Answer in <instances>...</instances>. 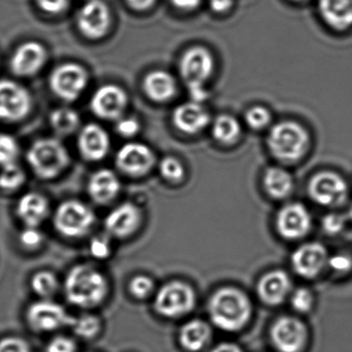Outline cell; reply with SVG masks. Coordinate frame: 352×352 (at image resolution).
<instances>
[{"label": "cell", "instance_id": "cell-15", "mask_svg": "<svg viewBox=\"0 0 352 352\" xmlns=\"http://www.w3.org/2000/svg\"><path fill=\"white\" fill-rule=\"evenodd\" d=\"M306 339V327L294 317L278 319L272 329V340L281 352L300 351Z\"/></svg>", "mask_w": 352, "mask_h": 352}, {"label": "cell", "instance_id": "cell-52", "mask_svg": "<svg viewBox=\"0 0 352 352\" xmlns=\"http://www.w3.org/2000/svg\"><path fill=\"white\" fill-rule=\"evenodd\" d=\"M349 216H350V218H351V219H352V204H351V206H350Z\"/></svg>", "mask_w": 352, "mask_h": 352}, {"label": "cell", "instance_id": "cell-34", "mask_svg": "<svg viewBox=\"0 0 352 352\" xmlns=\"http://www.w3.org/2000/svg\"><path fill=\"white\" fill-rule=\"evenodd\" d=\"M19 154V146L12 135L0 133V166L1 168L15 162Z\"/></svg>", "mask_w": 352, "mask_h": 352}, {"label": "cell", "instance_id": "cell-22", "mask_svg": "<svg viewBox=\"0 0 352 352\" xmlns=\"http://www.w3.org/2000/svg\"><path fill=\"white\" fill-rule=\"evenodd\" d=\"M120 190V181L113 170L102 168L92 175L88 183L90 197L98 204L114 199Z\"/></svg>", "mask_w": 352, "mask_h": 352}, {"label": "cell", "instance_id": "cell-45", "mask_svg": "<svg viewBox=\"0 0 352 352\" xmlns=\"http://www.w3.org/2000/svg\"><path fill=\"white\" fill-rule=\"evenodd\" d=\"M76 345L71 339L58 337L53 339L47 347V352H75Z\"/></svg>", "mask_w": 352, "mask_h": 352}, {"label": "cell", "instance_id": "cell-46", "mask_svg": "<svg viewBox=\"0 0 352 352\" xmlns=\"http://www.w3.org/2000/svg\"><path fill=\"white\" fill-rule=\"evenodd\" d=\"M90 250L96 258H106L110 254V245L106 239L96 238L92 240Z\"/></svg>", "mask_w": 352, "mask_h": 352}, {"label": "cell", "instance_id": "cell-30", "mask_svg": "<svg viewBox=\"0 0 352 352\" xmlns=\"http://www.w3.org/2000/svg\"><path fill=\"white\" fill-rule=\"evenodd\" d=\"M50 123L55 133L59 135H69L79 129L81 119L77 111L71 108H59L53 111Z\"/></svg>", "mask_w": 352, "mask_h": 352}, {"label": "cell", "instance_id": "cell-11", "mask_svg": "<svg viewBox=\"0 0 352 352\" xmlns=\"http://www.w3.org/2000/svg\"><path fill=\"white\" fill-rule=\"evenodd\" d=\"M129 98L122 88L116 85L102 86L94 92L90 108L96 116L106 120H118L122 117Z\"/></svg>", "mask_w": 352, "mask_h": 352}, {"label": "cell", "instance_id": "cell-3", "mask_svg": "<svg viewBox=\"0 0 352 352\" xmlns=\"http://www.w3.org/2000/svg\"><path fill=\"white\" fill-rule=\"evenodd\" d=\"M309 135L304 127L294 121H283L272 127L267 146L272 154L282 162H294L306 153Z\"/></svg>", "mask_w": 352, "mask_h": 352}, {"label": "cell", "instance_id": "cell-2", "mask_svg": "<svg viewBox=\"0 0 352 352\" xmlns=\"http://www.w3.org/2000/svg\"><path fill=\"white\" fill-rule=\"evenodd\" d=\"M108 284L102 273L89 265L72 269L65 280L67 300L76 306L90 308L106 298Z\"/></svg>", "mask_w": 352, "mask_h": 352}, {"label": "cell", "instance_id": "cell-43", "mask_svg": "<svg viewBox=\"0 0 352 352\" xmlns=\"http://www.w3.org/2000/svg\"><path fill=\"white\" fill-rule=\"evenodd\" d=\"M345 218L339 214H329L322 220L323 228L329 234H335L343 230Z\"/></svg>", "mask_w": 352, "mask_h": 352}, {"label": "cell", "instance_id": "cell-6", "mask_svg": "<svg viewBox=\"0 0 352 352\" xmlns=\"http://www.w3.org/2000/svg\"><path fill=\"white\" fill-rule=\"evenodd\" d=\"M89 82L88 72L78 63H67L57 67L50 76V87L55 96L65 102H75Z\"/></svg>", "mask_w": 352, "mask_h": 352}, {"label": "cell", "instance_id": "cell-7", "mask_svg": "<svg viewBox=\"0 0 352 352\" xmlns=\"http://www.w3.org/2000/svg\"><path fill=\"white\" fill-rule=\"evenodd\" d=\"M32 104L25 87L12 80H0V120L13 122L25 118Z\"/></svg>", "mask_w": 352, "mask_h": 352}, {"label": "cell", "instance_id": "cell-26", "mask_svg": "<svg viewBox=\"0 0 352 352\" xmlns=\"http://www.w3.org/2000/svg\"><path fill=\"white\" fill-rule=\"evenodd\" d=\"M144 89L154 102H164L174 98L177 84L170 74L164 71H153L146 76Z\"/></svg>", "mask_w": 352, "mask_h": 352}, {"label": "cell", "instance_id": "cell-42", "mask_svg": "<svg viewBox=\"0 0 352 352\" xmlns=\"http://www.w3.org/2000/svg\"><path fill=\"white\" fill-rule=\"evenodd\" d=\"M329 267L338 273H347L352 269V257L347 254H336L327 259Z\"/></svg>", "mask_w": 352, "mask_h": 352}, {"label": "cell", "instance_id": "cell-18", "mask_svg": "<svg viewBox=\"0 0 352 352\" xmlns=\"http://www.w3.org/2000/svg\"><path fill=\"white\" fill-rule=\"evenodd\" d=\"M277 226L284 238L292 240L302 238L310 230V214L302 204H290L280 210Z\"/></svg>", "mask_w": 352, "mask_h": 352}, {"label": "cell", "instance_id": "cell-14", "mask_svg": "<svg viewBox=\"0 0 352 352\" xmlns=\"http://www.w3.org/2000/svg\"><path fill=\"white\" fill-rule=\"evenodd\" d=\"M28 318L32 329L50 331L72 324L74 318L67 315L60 305L53 302H38L30 307Z\"/></svg>", "mask_w": 352, "mask_h": 352}, {"label": "cell", "instance_id": "cell-44", "mask_svg": "<svg viewBox=\"0 0 352 352\" xmlns=\"http://www.w3.org/2000/svg\"><path fill=\"white\" fill-rule=\"evenodd\" d=\"M20 240H21L24 246L34 248V247H38L42 243L43 236L36 228L28 226L20 234Z\"/></svg>", "mask_w": 352, "mask_h": 352}, {"label": "cell", "instance_id": "cell-31", "mask_svg": "<svg viewBox=\"0 0 352 352\" xmlns=\"http://www.w3.org/2000/svg\"><path fill=\"white\" fill-rule=\"evenodd\" d=\"M25 182V173L17 164L3 166L0 172V188L5 190H16Z\"/></svg>", "mask_w": 352, "mask_h": 352}, {"label": "cell", "instance_id": "cell-33", "mask_svg": "<svg viewBox=\"0 0 352 352\" xmlns=\"http://www.w3.org/2000/svg\"><path fill=\"white\" fill-rule=\"evenodd\" d=\"M32 289L40 296H51L57 289V279L50 272H40L32 278Z\"/></svg>", "mask_w": 352, "mask_h": 352}, {"label": "cell", "instance_id": "cell-40", "mask_svg": "<svg viewBox=\"0 0 352 352\" xmlns=\"http://www.w3.org/2000/svg\"><path fill=\"white\" fill-rule=\"evenodd\" d=\"M0 352H30V348L24 340L9 337L0 341Z\"/></svg>", "mask_w": 352, "mask_h": 352}, {"label": "cell", "instance_id": "cell-49", "mask_svg": "<svg viewBox=\"0 0 352 352\" xmlns=\"http://www.w3.org/2000/svg\"><path fill=\"white\" fill-rule=\"evenodd\" d=\"M173 6L182 11H192L201 5V0H170Z\"/></svg>", "mask_w": 352, "mask_h": 352}, {"label": "cell", "instance_id": "cell-4", "mask_svg": "<svg viewBox=\"0 0 352 352\" xmlns=\"http://www.w3.org/2000/svg\"><path fill=\"white\" fill-rule=\"evenodd\" d=\"M28 162L36 176L42 179H53L67 168L69 155L60 141L53 138H44L30 146Z\"/></svg>", "mask_w": 352, "mask_h": 352}, {"label": "cell", "instance_id": "cell-16", "mask_svg": "<svg viewBox=\"0 0 352 352\" xmlns=\"http://www.w3.org/2000/svg\"><path fill=\"white\" fill-rule=\"evenodd\" d=\"M48 53L46 48L38 42H26L14 53L11 69L19 77L36 75L46 63Z\"/></svg>", "mask_w": 352, "mask_h": 352}, {"label": "cell", "instance_id": "cell-29", "mask_svg": "<svg viewBox=\"0 0 352 352\" xmlns=\"http://www.w3.org/2000/svg\"><path fill=\"white\" fill-rule=\"evenodd\" d=\"M241 125L234 117L230 115H220L214 121L212 133L220 143L230 145L238 141L241 135Z\"/></svg>", "mask_w": 352, "mask_h": 352}, {"label": "cell", "instance_id": "cell-47", "mask_svg": "<svg viewBox=\"0 0 352 352\" xmlns=\"http://www.w3.org/2000/svg\"><path fill=\"white\" fill-rule=\"evenodd\" d=\"M187 89L192 98V102L201 104L209 96V94L205 88V84H189L187 85Z\"/></svg>", "mask_w": 352, "mask_h": 352}, {"label": "cell", "instance_id": "cell-48", "mask_svg": "<svg viewBox=\"0 0 352 352\" xmlns=\"http://www.w3.org/2000/svg\"><path fill=\"white\" fill-rule=\"evenodd\" d=\"M210 7L216 13H226L232 9L234 0H209Z\"/></svg>", "mask_w": 352, "mask_h": 352}, {"label": "cell", "instance_id": "cell-39", "mask_svg": "<svg viewBox=\"0 0 352 352\" xmlns=\"http://www.w3.org/2000/svg\"><path fill=\"white\" fill-rule=\"evenodd\" d=\"M116 129L122 137H133L140 131V122L133 117H121L117 120Z\"/></svg>", "mask_w": 352, "mask_h": 352}, {"label": "cell", "instance_id": "cell-27", "mask_svg": "<svg viewBox=\"0 0 352 352\" xmlns=\"http://www.w3.org/2000/svg\"><path fill=\"white\" fill-rule=\"evenodd\" d=\"M263 184L267 192L275 199H284L294 188L292 175L278 166L267 168L263 178Z\"/></svg>", "mask_w": 352, "mask_h": 352}, {"label": "cell", "instance_id": "cell-32", "mask_svg": "<svg viewBox=\"0 0 352 352\" xmlns=\"http://www.w3.org/2000/svg\"><path fill=\"white\" fill-rule=\"evenodd\" d=\"M73 329L79 337L89 338L94 337L100 331V323L98 317L92 315H83L79 318H74Z\"/></svg>", "mask_w": 352, "mask_h": 352}, {"label": "cell", "instance_id": "cell-50", "mask_svg": "<svg viewBox=\"0 0 352 352\" xmlns=\"http://www.w3.org/2000/svg\"><path fill=\"white\" fill-rule=\"evenodd\" d=\"M126 3L137 11H145L154 5L155 0H126Z\"/></svg>", "mask_w": 352, "mask_h": 352}, {"label": "cell", "instance_id": "cell-21", "mask_svg": "<svg viewBox=\"0 0 352 352\" xmlns=\"http://www.w3.org/2000/svg\"><path fill=\"white\" fill-rule=\"evenodd\" d=\"M173 121L179 131L195 135L209 124L210 114L199 102H185L175 109Z\"/></svg>", "mask_w": 352, "mask_h": 352}, {"label": "cell", "instance_id": "cell-41", "mask_svg": "<svg viewBox=\"0 0 352 352\" xmlns=\"http://www.w3.org/2000/svg\"><path fill=\"white\" fill-rule=\"evenodd\" d=\"M36 3L38 8L46 13L56 15L67 9L69 0H36Z\"/></svg>", "mask_w": 352, "mask_h": 352}, {"label": "cell", "instance_id": "cell-12", "mask_svg": "<svg viewBox=\"0 0 352 352\" xmlns=\"http://www.w3.org/2000/svg\"><path fill=\"white\" fill-rule=\"evenodd\" d=\"M213 55L204 47H193L183 55L180 61V73L189 84H205L214 72Z\"/></svg>", "mask_w": 352, "mask_h": 352}, {"label": "cell", "instance_id": "cell-28", "mask_svg": "<svg viewBox=\"0 0 352 352\" xmlns=\"http://www.w3.org/2000/svg\"><path fill=\"white\" fill-rule=\"evenodd\" d=\"M210 337H211V329L204 321H190L181 329V344L189 351L201 350L209 341Z\"/></svg>", "mask_w": 352, "mask_h": 352}, {"label": "cell", "instance_id": "cell-5", "mask_svg": "<svg viewBox=\"0 0 352 352\" xmlns=\"http://www.w3.org/2000/svg\"><path fill=\"white\" fill-rule=\"evenodd\" d=\"M96 216L85 204L67 201L61 204L55 212L54 226L67 238H79L89 232Z\"/></svg>", "mask_w": 352, "mask_h": 352}, {"label": "cell", "instance_id": "cell-17", "mask_svg": "<svg viewBox=\"0 0 352 352\" xmlns=\"http://www.w3.org/2000/svg\"><path fill=\"white\" fill-rule=\"evenodd\" d=\"M110 146V137L108 133L96 123H89L80 131L78 148L86 160H102L108 155Z\"/></svg>", "mask_w": 352, "mask_h": 352}, {"label": "cell", "instance_id": "cell-8", "mask_svg": "<svg viewBox=\"0 0 352 352\" xmlns=\"http://www.w3.org/2000/svg\"><path fill=\"white\" fill-rule=\"evenodd\" d=\"M195 296L191 287L181 282L166 284L158 292L155 308L166 317L186 314L195 307Z\"/></svg>", "mask_w": 352, "mask_h": 352}, {"label": "cell", "instance_id": "cell-53", "mask_svg": "<svg viewBox=\"0 0 352 352\" xmlns=\"http://www.w3.org/2000/svg\"><path fill=\"white\" fill-rule=\"evenodd\" d=\"M296 1H304V0H296Z\"/></svg>", "mask_w": 352, "mask_h": 352}, {"label": "cell", "instance_id": "cell-24", "mask_svg": "<svg viewBox=\"0 0 352 352\" xmlns=\"http://www.w3.org/2000/svg\"><path fill=\"white\" fill-rule=\"evenodd\" d=\"M290 289V280L282 271H274L261 278L258 283L259 296L269 305L283 302Z\"/></svg>", "mask_w": 352, "mask_h": 352}, {"label": "cell", "instance_id": "cell-23", "mask_svg": "<svg viewBox=\"0 0 352 352\" xmlns=\"http://www.w3.org/2000/svg\"><path fill=\"white\" fill-rule=\"evenodd\" d=\"M321 17L331 28L345 30L352 26V0H319Z\"/></svg>", "mask_w": 352, "mask_h": 352}, {"label": "cell", "instance_id": "cell-35", "mask_svg": "<svg viewBox=\"0 0 352 352\" xmlns=\"http://www.w3.org/2000/svg\"><path fill=\"white\" fill-rule=\"evenodd\" d=\"M271 113L263 107H253L247 111L245 120L247 124L253 129H263L271 122Z\"/></svg>", "mask_w": 352, "mask_h": 352}, {"label": "cell", "instance_id": "cell-9", "mask_svg": "<svg viewBox=\"0 0 352 352\" xmlns=\"http://www.w3.org/2000/svg\"><path fill=\"white\" fill-rule=\"evenodd\" d=\"M309 192L313 201L327 207L342 205L347 199L348 187L345 180L331 172H321L311 179Z\"/></svg>", "mask_w": 352, "mask_h": 352}, {"label": "cell", "instance_id": "cell-51", "mask_svg": "<svg viewBox=\"0 0 352 352\" xmlns=\"http://www.w3.org/2000/svg\"><path fill=\"white\" fill-rule=\"evenodd\" d=\"M211 352H242V350L234 344L224 343L217 346Z\"/></svg>", "mask_w": 352, "mask_h": 352}, {"label": "cell", "instance_id": "cell-1", "mask_svg": "<svg viewBox=\"0 0 352 352\" xmlns=\"http://www.w3.org/2000/svg\"><path fill=\"white\" fill-rule=\"evenodd\" d=\"M209 311L212 321L219 329L238 331L250 317V302L236 288H222L212 296Z\"/></svg>", "mask_w": 352, "mask_h": 352}, {"label": "cell", "instance_id": "cell-38", "mask_svg": "<svg viewBox=\"0 0 352 352\" xmlns=\"http://www.w3.org/2000/svg\"><path fill=\"white\" fill-rule=\"evenodd\" d=\"M292 302L298 312H308L313 304L312 294L308 289L300 288L292 296Z\"/></svg>", "mask_w": 352, "mask_h": 352}, {"label": "cell", "instance_id": "cell-19", "mask_svg": "<svg viewBox=\"0 0 352 352\" xmlns=\"http://www.w3.org/2000/svg\"><path fill=\"white\" fill-rule=\"evenodd\" d=\"M327 263V250L322 245L317 243L304 245L292 255V265L296 273L302 277H315Z\"/></svg>", "mask_w": 352, "mask_h": 352}, {"label": "cell", "instance_id": "cell-13", "mask_svg": "<svg viewBox=\"0 0 352 352\" xmlns=\"http://www.w3.org/2000/svg\"><path fill=\"white\" fill-rule=\"evenodd\" d=\"M155 157L145 144L129 143L119 149L116 156L117 166L125 174L133 177L147 174L153 166Z\"/></svg>", "mask_w": 352, "mask_h": 352}, {"label": "cell", "instance_id": "cell-37", "mask_svg": "<svg viewBox=\"0 0 352 352\" xmlns=\"http://www.w3.org/2000/svg\"><path fill=\"white\" fill-rule=\"evenodd\" d=\"M153 287L152 280L145 276H138V277L133 278L131 285H129L131 294L138 298H144L149 296L153 290Z\"/></svg>", "mask_w": 352, "mask_h": 352}, {"label": "cell", "instance_id": "cell-20", "mask_svg": "<svg viewBox=\"0 0 352 352\" xmlns=\"http://www.w3.org/2000/svg\"><path fill=\"white\" fill-rule=\"evenodd\" d=\"M141 223V212L133 204L125 203L115 208L107 216L104 226L111 234L119 238L131 236Z\"/></svg>", "mask_w": 352, "mask_h": 352}, {"label": "cell", "instance_id": "cell-36", "mask_svg": "<svg viewBox=\"0 0 352 352\" xmlns=\"http://www.w3.org/2000/svg\"><path fill=\"white\" fill-rule=\"evenodd\" d=\"M160 174L168 181H179L184 176V168L178 160L166 157L160 164Z\"/></svg>", "mask_w": 352, "mask_h": 352}, {"label": "cell", "instance_id": "cell-25", "mask_svg": "<svg viewBox=\"0 0 352 352\" xmlns=\"http://www.w3.org/2000/svg\"><path fill=\"white\" fill-rule=\"evenodd\" d=\"M49 211L48 201L40 193L30 192L18 201L17 214L28 226L36 228L44 221Z\"/></svg>", "mask_w": 352, "mask_h": 352}, {"label": "cell", "instance_id": "cell-10", "mask_svg": "<svg viewBox=\"0 0 352 352\" xmlns=\"http://www.w3.org/2000/svg\"><path fill=\"white\" fill-rule=\"evenodd\" d=\"M77 23L80 32L86 38H102L110 28V10L102 0H88L78 13Z\"/></svg>", "mask_w": 352, "mask_h": 352}]
</instances>
